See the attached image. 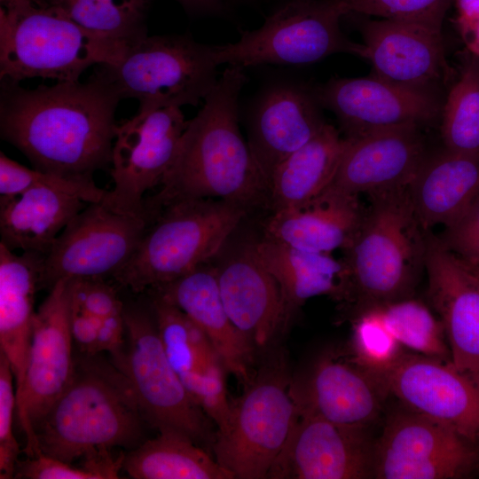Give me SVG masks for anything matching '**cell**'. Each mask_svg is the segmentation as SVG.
Here are the masks:
<instances>
[{"instance_id":"obj_31","label":"cell","mask_w":479,"mask_h":479,"mask_svg":"<svg viewBox=\"0 0 479 479\" xmlns=\"http://www.w3.org/2000/svg\"><path fill=\"white\" fill-rule=\"evenodd\" d=\"M122 468L135 479H234L200 445L173 431H161L134 448Z\"/></svg>"},{"instance_id":"obj_20","label":"cell","mask_w":479,"mask_h":479,"mask_svg":"<svg viewBox=\"0 0 479 479\" xmlns=\"http://www.w3.org/2000/svg\"><path fill=\"white\" fill-rule=\"evenodd\" d=\"M300 413L366 428L381 412L389 390L381 375L356 358L323 356L303 383L291 385Z\"/></svg>"},{"instance_id":"obj_7","label":"cell","mask_w":479,"mask_h":479,"mask_svg":"<svg viewBox=\"0 0 479 479\" xmlns=\"http://www.w3.org/2000/svg\"><path fill=\"white\" fill-rule=\"evenodd\" d=\"M216 45L190 35H145L130 44L114 64L94 72L122 98H135L138 108L197 106L216 85Z\"/></svg>"},{"instance_id":"obj_33","label":"cell","mask_w":479,"mask_h":479,"mask_svg":"<svg viewBox=\"0 0 479 479\" xmlns=\"http://www.w3.org/2000/svg\"><path fill=\"white\" fill-rule=\"evenodd\" d=\"M86 30L132 44L147 35L145 15L152 0H45Z\"/></svg>"},{"instance_id":"obj_37","label":"cell","mask_w":479,"mask_h":479,"mask_svg":"<svg viewBox=\"0 0 479 479\" xmlns=\"http://www.w3.org/2000/svg\"><path fill=\"white\" fill-rule=\"evenodd\" d=\"M347 14L406 21L442 31L453 0H335Z\"/></svg>"},{"instance_id":"obj_5","label":"cell","mask_w":479,"mask_h":479,"mask_svg":"<svg viewBox=\"0 0 479 479\" xmlns=\"http://www.w3.org/2000/svg\"><path fill=\"white\" fill-rule=\"evenodd\" d=\"M247 211L211 198L170 202L152 216L136 251L114 278L134 293L169 283L216 258Z\"/></svg>"},{"instance_id":"obj_16","label":"cell","mask_w":479,"mask_h":479,"mask_svg":"<svg viewBox=\"0 0 479 479\" xmlns=\"http://www.w3.org/2000/svg\"><path fill=\"white\" fill-rule=\"evenodd\" d=\"M373 450L365 428L300 413L267 478H370L373 476Z\"/></svg>"},{"instance_id":"obj_21","label":"cell","mask_w":479,"mask_h":479,"mask_svg":"<svg viewBox=\"0 0 479 479\" xmlns=\"http://www.w3.org/2000/svg\"><path fill=\"white\" fill-rule=\"evenodd\" d=\"M314 89L279 82L257 97L248 117L247 144L268 187L277 167L326 123Z\"/></svg>"},{"instance_id":"obj_32","label":"cell","mask_w":479,"mask_h":479,"mask_svg":"<svg viewBox=\"0 0 479 479\" xmlns=\"http://www.w3.org/2000/svg\"><path fill=\"white\" fill-rule=\"evenodd\" d=\"M152 311L166 355L178 376L222 363L201 328L177 306L153 294Z\"/></svg>"},{"instance_id":"obj_22","label":"cell","mask_w":479,"mask_h":479,"mask_svg":"<svg viewBox=\"0 0 479 479\" xmlns=\"http://www.w3.org/2000/svg\"><path fill=\"white\" fill-rule=\"evenodd\" d=\"M345 138L341 161L326 189L348 194L409 186L427 157L418 126L380 130Z\"/></svg>"},{"instance_id":"obj_12","label":"cell","mask_w":479,"mask_h":479,"mask_svg":"<svg viewBox=\"0 0 479 479\" xmlns=\"http://www.w3.org/2000/svg\"><path fill=\"white\" fill-rule=\"evenodd\" d=\"M72 279L58 280L35 311L25 384L16 414L29 458L41 452L35 427L68 386L75 370L70 330Z\"/></svg>"},{"instance_id":"obj_35","label":"cell","mask_w":479,"mask_h":479,"mask_svg":"<svg viewBox=\"0 0 479 479\" xmlns=\"http://www.w3.org/2000/svg\"><path fill=\"white\" fill-rule=\"evenodd\" d=\"M377 307L385 326L400 344L451 364L443 323L423 303L408 298Z\"/></svg>"},{"instance_id":"obj_6","label":"cell","mask_w":479,"mask_h":479,"mask_svg":"<svg viewBox=\"0 0 479 479\" xmlns=\"http://www.w3.org/2000/svg\"><path fill=\"white\" fill-rule=\"evenodd\" d=\"M130 44L95 35L47 2L0 8V80L78 82L92 66L114 64Z\"/></svg>"},{"instance_id":"obj_27","label":"cell","mask_w":479,"mask_h":479,"mask_svg":"<svg viewBox=\"0 0 479 479\" xmlns=\"http://www.w3.org/2000/svg\"><path fill=\"white\" fill-rule=\"evenodd\" d=\"M425 231L448 227L479 199V157L444 150L426 157L408 186Z\"/></svg>"},{"instance_id":"obj_50","label":"cell","mask_w":479,"mask_h":479,"mask_svg":"<svg viewBox=\"0 0 479 479\" xmlns=\"http://www.w3.org/2000/svg\"><path fill=\"white\" fill-rule=\"evenodd\" d=\"M458 259L459 260L460 263L465 268V270L468 272V274L475 280V282L479 286V265L478 264L468 263L467 262H464V261L460 260L459 258H458Z\"/></svg>"},{"instance_id":"obj_2","label":"cell","mask_w":479,"mask_h":479,"mask_svg":"<svg viewBox=\"0 0 479 479\" xmlns=\"http://www.w3.org/2000/svg\"><path fill=\"white\" fill-rule=\"evenodd\" d=\"M247 82L245 69L228 66L188 121L161 189L145 200L154 214L186 199L226 200L247 210L268 203L269 187L239 126V98Z\"/></svg>"},{"instance_id":"obj_51","label":"cell","mask_w":479,"mask_h":479,"mask_svg":"<svg viewBox=\"0 0 479 479\" xmlns=\"http://www.w3.org/2000/svg\"><path fill=\"white\" fill-rule=\"evenodd\" d=\"M472 264H478L479 265V262L477 263H472Z\"/></svg>"},{"instance_id":"obj_34","label":"cell","mask_w":479,"mask_h":479,"mask_svg":"<svg viewBox=\"0 0 479 479\" xmlns=\"http://www.w3.org/2000/svg\"><path fill=\"white\" fill-rule=\"evenodd\" d=\"M444 148L479 157V57L472 55L442 108Z\"/></svg>"},{"instance_id":"obj_26","label":"cell","mask_w":479,"mask_h":479,"mask_svg":"<svg viewBox=\"0 0 479 479\" xmlns=\"http://www.w3.org/2000/svg\"><path fill=\"white\" fill-rule=\"evenodd\" d=\"M44 256L35 252L17 255L0 242V346L14 375L16 404L24 389L35 294Z\"/></svg>"},{"instance_id":"obj_10","label":"cell","mask_w":479,"mask_h":479,"mask_svg":"<svg viewBox=\"0 0 479 479\" xmlns=\"http://www.w3.org/2000/svg\"><path fill=\"white\" fill-rule=\"evenodd\" d=\"M127 346L113 363L130 381L147 423L184 435L199 445L214 443L208 417L196 404L166 355L152 311L123 308Z\"/></svg>"},{"instance_id":"obj_9","label":"cell","mask_w":479,"mask_h":479,"mask_svg":"<svg viewBox=\"0 0 479 479\" xmlns=\"http://www.w3.org/2000/svg\"><path fill=\"white\" fill-rule=\"evenodd\" d=\"M347 15L335 0H291L238 41L216 45L220 65L246 68L264 64L304 65L336 53L366 59L364 43L350 41L341 29Z\"/></svg>"},{"instance_id":"obj_18","label":"cell","mask_w":479,"mask_h":479,"mask_svg":"<svg viewBox=\"0 0 479 479\" xmlns=\"http://www.w3.org/2000/svg\"><path fill=\"white\" fill-rule=\"evenodd\" d=\"M219 255L214 266L229 318L255 349L267 348L288 323L279 284L261 261L255 241L236 244Z\"/></svg>"},{"instance_id":"obj_45","label":"cell","mask_w":479,"mask_h":479,"mask_svg":"<svg viewBox=\"0 0 479 479\" xmlns=\"http://www.w3.org/2000/svg\"><path fill=\"white\" fill-rule=\"evenodd\" d=\"M126 333L123 310L102 318L97 338L96 352H108L113 361L119 359L124 351V334Z\"/></svg>"},{"instance_id":"obj_44","label":"cell","mask_w":479,"mask_h":479,"mask_svg":"<svg viewBox=\"0 0 479 479\" xmlns=\"http://www.w3.org/2000/svg\"><path fill=\"white\" fill-rule=\"evenodd\" d=\"M102 318L93 316L75 304L72 301L70 330L74 343L83 355L94 356L97 338Z\"/></svg>"},{"instance_id":"obj_19","label":"cell","mask_w":479,"mask_h":479,"mask_svg":"<svg viewBox=\"0 0 479 479\" xmlns=\"http://www.w3.org/2000/svg\"><path fill=\"white\" fill-rule=\"evenodd\" d=\"M425 269L428 297L443 323L451 364L479 389V286L430 231Z\"/></svg>"},{"instance_id":"obj_15","label":"cell","mask_w":479,"mask_h":479,"mask_svg":"<svg viewBox=\"0 0 479 479\" xmlns=\"http://www.w3.org/2000/svg\"><path fill=\"white\" fill-rule=\"evenodd\" d=\"M321 107L333 112L345 137L435 121L442 107L428 90L396 84L375 75L365 78H333L316 87Z\"/></svg>"},{"instance_id":"obj_39","label":"cell","mask_w":479,"mask_h":479,"mask_svg":"<svg viewBox=\"0 0 479 479\" xmlns=\"http://www.w3.org/2000/svg\"><path fill=\"white\" fill-rule=\"evenodd\" d=\"M223 364L211 366L204 373H186L179 378L196 404L217 426V432L224 431L230 422L232 404L226 394Z\"/></svg>"},{"instance_id":"obj_13","label":"cell","mask_w":479,"mask_h":479,"mask_svg":"<svg viewBox=\"0 0 479 479\" xmlns=\"http://www.w3.org/2000/svg\"><path fill=\"white\" fill-rule=\"evenodd\" d=\"M145 216L115 212L89 203L65 227L44 256L40 288L60 279L114 276L136 251L147 225Z\"/></svg>"},{"instance_id":"obj_8","label":"cell","mask_w":479,"mask_h":479,"mask_svg":"<svg viewBox=\"0 0 479 479\" xmlns=\"http://www.w3.org/2000/svg\"><path fill=\"white\" fill-rule=\"evenodd\" d=\"M291 385L279 356L255 373L232 404L229 425L216 434L211 448L216 461L234 478L268 477L299 417Z\"/></svg>"},{"instance_id":"obj_36","label":"cell","mask_w":479,"mask_h":479,"mask_svg":"<svg viewBox=\"0 0 479 479\" xmlns=\"http://www.w3.org/2000/svg\"><path fill=\"white\" fill-rule=\"evenodd\" d=\"M35 186H48L76 196L87 203L101 202L106 191L93 182L75 180L28 169L0 153V194L12 197Z\"/></svg>"},{"instance_id":"obj_29","label":"cell","mask_w":479,"mask_h":479,"mask_svg":"<svg viewBox=\"0 0 479 479\" xmlns=\"http://www.w3.org/2000/svg\"><path fill=\"white\" fill-rule=\"evenodd\" d=\"M257 254L282 293L287 319L310 298L347 297L346 271L331 254L311 252L265 238L255 241Z\"/></svg>"},{"instance_id":"obj_3","label":"cell","mask_w":479,"mask_h":479,"mask_svg":"<svg viewBox=\"0 0 479 479\" xmlns=\"http://www.w3.org/2000/svg\"><path fill=\"white\" fill-rule=\"evenodd\" d=\"M98 355L75 359L68 386L35 425L41 453L72 463L143 443L146 420L130 381Z\"/></svg>"},{"instance_id":"obj_24","label":"cell","mask_w":479,"mask_h":479,"mask_svg":"<svg viewBox=\"0 0 479 479\" xmlns=\"http://www.w3.org/2000/svg\"><path fill=\"white\" fill-rule=\"evenodd\" d=\"M153 294L177 306L208 336L225 370L244 387L255 373V348L233 325L220 295L214 265L205 263L158 287Z\"/></svg>"},{"instance_id":"obj_49","label":"cell","mask_w":479,"mask_h":479,"mask_svg":"<svg viewBox=\"0 0 479 479\" xmlns=\"http://www.w3.org/2000/svg\"><path fill=\"white\" fill-rule=\"evenodd\" d=\"M45 0H0L1 7L6 11H16L45 3Z\"/></svg>"},{"instance_id":"obj_28","label":"cell","mask_w":479,"mask_h":479,"mask_svg":"<svg viewBox=\"0 0 479 479\" xmlns=\"http://www.w3.org/2000/svg\"><path fill=\"white\" fill-rule=\"evenodd\" d=\"M89 203L48 186L0 198L1 242L9 249L47 255L59 235Z\"/></svg>"},{"instance_id":"obj_14","label":"cell","mask_w":479,"mask_h":479,"mask_svg":"<svg viewBox=\"0 0 479 479\" xmlns=\"http://www.w3.org/2000/svg\"><path fill=\"white\" fill-rule=\"evenodd\" d=\"M471 444L451 427L406 408L387 420L374 444L373 477H462L476 461Z\"/></svg>"},{"instance_id":"obj_4","label":"cell","mask_w":479,"mask_h":479,"mask_svg":"<svg viewBox=\"0 0 479 479\" xmlns=\"http://www.w3.org/2000/svg\"><path fill=\"white\" fill-rule=\"evenodd\" d=\"M367 195L370 205L341 259L348 284L345 302L359 313L411 298L427 249L428 231L416 216L408 186Z\"/></svg>"},{"instance_id":"obj_46","label":"cell","mask_w":479,"mask_h":479,"mask_svg":"<svg viewBox=\"0 0 479 479\" xmlns=\"http://www.w3.org/2000/svg\"><path fill=\"white\" fill-rule=\"evenodd\" d=\"M453 3L457 10L454 22L463 35L479 20V0H453Z\"/></svg>"},{"instance_id":"obj_17","label":"cell","mask_w":479,"mask_h":479,"mask_svg":"<svg viewBox=\"0 0 479 479\" xmlns=\"http://www.w3.org/2000/svg\"><path fill=\"white\" fill-rule=\"evenodd\" d=\"M379 372L389 393L407 409L451 427L472 444L479 439V389L452 364L401 355Z\"/></svg>"},{"instance_id":"obj_38","label":"cell","mask_w":479,"mask_h":479,"mask_svg":"<svg viewBox=\"0 0 479 479\" xmlns=\"http://www.w3.org/2000/svg\"><path fill=\"white\" fill-rule=\"evenodd\" d=\"M400 343L385 326L379 307L359 313L354 324V356L364 365L381 371L401 355Z\"/></svg>"},{"instance_id":"obj_40","label":"cell","mask_w":479,"mask_h":479,"mask_svg":"<svg viewBox=\"0 0 479 479\" xmlns=\"http://www.w3.org/2000/svg\"><path fill=\"white\" fill-rule=\"evenodd\" d=\"M14 375L8 358L0 351V478L11 479L17 470L20 447L13 434L16 408Z\"/></svg>"},{"instance_id":"obj_47","label":"cell","mask_w":479,"mask_h":479,"mask_svg":"<svg viewBox=\"0 0 479 479\" xmlns=\"http://www.w3.org/2000/svg\"><path fill=\"white\" fill-rule=\"evenodd\" d=\"M189 13L194 15H216L224 12L223 0H175Z\"/></svg>"},{"instance_id":"obj_43","label":"cell","mask_w":479,"mask_h":479,"mask_svg":"<svg viewBox=\"0 0 479 479\" xmlns=\"http://www.w3.org/2000/svg\"><path fill=\"white\" fill-rule=\"evenodd\" d=\"M17 477L28 479H98L84 467H73L71 463L40 453L29 458L19 467Z\"/></svg>"},{"instance_id":"obj_25","label":"cell","mask_w":479,"mask_h":479,"mask_svg":"<svg viewBox=\"0 0 479 479\" xmlns=\"http://www.w3.org/2000/svg\"><path fill=\"white\" fill-rule=\"evenodd\" d=\"M365 209L358 195L326 189L302 206L273 212L264 224L265 238L307 251L330 254L349 245Z\"/></svg>"},{"instance_id":"obj_1","label":"cell","mask_w":479,"mask_h":479,"mask_svg":"<svg viewBox=\"0 0 479 479\" xmlns=\"http://www.w3.org/2000/svg\"><path fill=\"white\" fill-rule=\"evenodd\" d=\"M121 98L95 73L85 82L25 89L1 81L0 135L35 169L93 182L111 162Z\"/></svg>"},{"instance_id":"obj_11","label":"cell","mask_w":479,"mask_h":479,"mask_svg":"<svg viewBox=\"0 0 479 479\" xmlns=\"http://www.w3.org/2000/svg\"><path fill=\"white\" fill-rule=\"evenodd\" d=\"M187 123L181 107L165 106L138 108L117 124L110 171L114 186L101 202L115 212L147 216L144 195L161 185Z\"/></svg>"},{"instance_id":"obj_41","label":"cell","mask_w":479,"mask_h":479,"mask_svg":"<svg viewBox=\"0 0 479 479\" xmlns=\"http://www.w3.org/2000/svg\"><path fill=\"white\" fill-rule=\"evenodd\" d=\"M444 247L460 260L479 262V199L439 237Z\"/></svg>"},{"instance_id":"obj_48","label":"cell","mask_w":479,"mask_h":479,"mask_svg":"<svg viewBox=\"0 0 479 479\" xmlns=\"http://www.w3.org/2000/svg\"><path fill=\"white\" fill-rule=\"evenodd\" d=\"M468 51L479 57V20L461 35Z\"/></svg>"},{"instance_id":"obj_23","label":"cell","mask_w":479,"mask_h":479,"mask_svg":"<svg viewBox=\"0 0 479 479\" xmlns=\"http://www.w3.org/2000/svg\"><path fill=\"white\" fill-rule=\"evenodd\" d=\"M362 17L357 24L373 75L431 91L447 67L442 31L406 21Z\"/></svg>"},{"instance_id":"obj_42","label":"cell","mask_w":479,"mask_h":479,"mask_svg":"<svg viewBox=\"0 0 479 479\" xmlns=\"http://www.w3.org/2000/svg\"><path fill=\"white\" fill-rule=\"evenodd\" d=\"M72 301L86 312L101 318L124 308L116 290L103 279H72Z\"/></svg>"},{"instance_id":"obj_30","label":"cell","mask_w":479,"mask_h":479,"mask_svg":"<svg viewBox=\"0 0 479 479\" xmlns=\"http://www.w3.org/2000/svg\"><path fill=\"white\" fill-rule=\"evenodd\" d=\"M346 138L326 123L306 144L275 169L269 185L272 213L302 206L331 184L341 161Z\"/></svg>"}]
</instances>
